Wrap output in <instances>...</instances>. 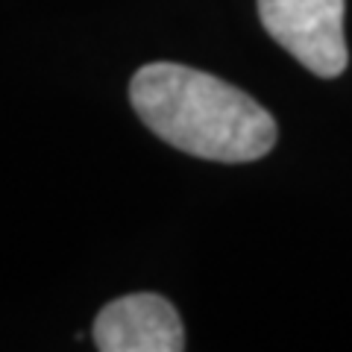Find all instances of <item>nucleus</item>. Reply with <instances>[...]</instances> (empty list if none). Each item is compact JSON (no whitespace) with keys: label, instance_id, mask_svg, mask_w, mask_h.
<instances>
[{"label":"nucleus","instance_id":"nucleus-1","mask_svg":"<svg viewBox=\"0 0 352 352\" xmlns=\"http://www.w3.org/2000/svg\"><path fill=\"white\" fill-rule=\"evenodd\" d=\"M138 118L170 147L212 162H256L276 144V120L241 88L173 62L144 65L129 82Z\"/></svg>","mask_w":352,"mask_h":352},{"label":"nucleus","instance_id":"nucleus-2","mask_svg":"<svg viewBox=\"0 0 352 352\" xmlns=\"http://www.w3.org/2000/svg\"><path fill=\"white\" fill-rule=\"evenodd\" d=\"M344 6L346 0H258V18L296 62L332 80L349 65Z\"/></svg>","mask_w":352,"mask_h":352},{"label":"nucleus","instance_id":"nucleus-3","mask_svg":"<svg viewBox=\"0 0 352 352\" xmlns=\"http://www.w3.org/2000/svg\"><path fill=\"white\" fill-rule=\"evenodd\" d=\"M94 346L103 352H182L185 329L164 296L129 294L97 314Z\"/></svg>","mask_w":352,"mask_h":352}]
</instances>
